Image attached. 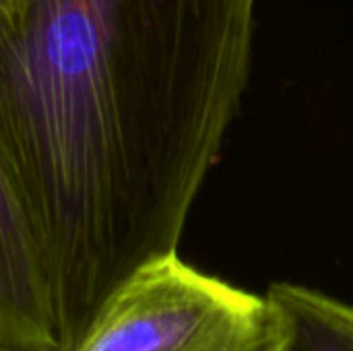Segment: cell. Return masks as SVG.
<instances>
[{"instance_id": "277c9868", "label": "cell", "mask_w": 353, "mask_h": 351, "mask_svg": "<svg viewBox=\"0 0 353 351\" xmlns=\"http://www.w3.org/2000/svg\"><path fill=\"white\" fill-rule=\"evenodd\" d=\"M265 300L271 321L265 351H353V304L294 283L271 285Z\"/></svg>"}, {"instance_id": "6da1fadb", "label": "cell", "mask_w": 353, "mask_h": 351, "mask_svg": "<svg viewBox=\"0 0 353 351\" xmlns=\"http://www.w3.org/2000/svg\"><path fill=\"white\" fill-rule=\"evenodd\" d=\"M254 0H19L0 14V157L60 351L176 252L248 74Z\"/></svg>"}, {"instance_id": "5b68a950", "label": "cell", "mask_w": 353, "mask_h": 351, "mask_svg": "<svg viewBox=\"0 0 353 351\" xmlns=\"http://www.w3.org/2000/svg\"><path fill=\"white\" fill-rule=\"evenodd\" d=\"M0 351H60V348L58 345H54V348H25V345L0 343Z\"/></svg>"}, {"instance_id": "8992f818", "label": "cell", "mask_w": 353, "mask_h": 351, "mask_svg": "<svg viewBox=\"0 0 353 351\" xmlns=\"http://www.w3.org/2000/svg\"><path fill=\"white\" fill-rule=\"evenodd\" d=\"M17 4H19V0H0V14H8V12H12Z\"/></svg>"}, {"instance_id": "3957f363", "label": "cell", "mask_w": 353, "mask_h": 351, "mask_svg": "<svg viewBox=\"0 0 353 351\" xmlns=\"http://www.w3.org/2000/svg\"><path fill=\"white\" fill-rule=\"evenodd\" d=\"M0 343L58 345L41 248L23 197L0 157ZM60 348V345H58Z\"/></svg>"}, {"instance_id": "7a4b0ae2", "label": "cell", "mask_w": 353, "mask_h": 351, "mask_svg": "<svg viewBox=\"0 0 353 351\" xmlns=\"http://www.w3.org/2000/svg\"><path fill=\"white\" fill-rule=\"evenodd\" d=\"M269 335L265 296L172 252L139 269L70 351H265Z\"/></svg>"}]
</instances>
